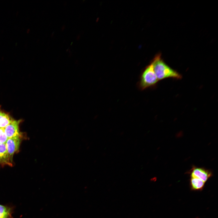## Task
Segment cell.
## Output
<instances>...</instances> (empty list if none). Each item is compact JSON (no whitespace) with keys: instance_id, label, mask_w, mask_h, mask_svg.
Listing matches in <instances>:
<instances>
[{"instance_id":"cell-1","label":"cell","mask_w":218,"mask_h":218,"mask_svg":"<svg viewBox=\"0 0 218 218\" xmlns=\"http://www.w3.org/2000/svg\"><path fill=\"white\" fill-rule=\"evenodd\" d=\"M152 63L154 72L159 81L167 78L176 79L182 78L181 75L165 63L160 56L156 57Z\"/></svg>"},{"instance_id":"cell-2","label":"cell","mask_w":218,"mask_h":218,"mask_svg":"<svg viewBox=\"0 0 218 218\" xmlns=\"http://www.w3.org/2000/svg\"><path fill=\"white\" fill-rule=\"evenodd\" d=\"M158 81L151 63L141 73L138 82V87L140 90L143 91L148 88L155 87Z\"/></svg>"},{"instance_id":"cell-3","label":"cell","mask_w":218,"mask_h":218,"mask_svg":"<svg viewBox=\"0 0 218 218\" xmlns=\"http://www.w3.org/2000/svg\"><path fill=\"white\" fill-rule=\"evenodd\" d=\"M190 177L198 178L205 183L213 175L212 172L210 170L203 167H198L193 166L188 172Z\"/></svg>"},{"instance_id":"cell-4","label":"cell","mask_w":218,"mask_h":218,"mask_svg":"<svg viewBox=\"0 0 218 218\" xmlns=\"http://www.w3.org/2000/svg\"><path fill=\"white\" fill-rule=\"evenodd\" d=\"M20 137L15 136L8 138L6 143V148L11 162L14 154L19 150L21 142Z\"/></svg>"},{"instance_id":"cell-5","label":"cell","mask_w":218,"mask_h":218,"mask_svg":"<svg viewBox=\"0 0 218 218\" xmlns=\"http://www.w3.org/2000/svg\"><path fill=\"white\" fill-rule=\"evenodd\" d=\"M21 120H14L5 127L4 128L5 134L8 138L15 136H21L19 129V125Z\"/></svg>"},{"instance_id":"cell-6","label":"cell","mask_w":218,"mask_h":218,"mask_svg":"<svg viewBox=\"0 0 218 218\" xmlns=\"http://www.w3.org/2000/svg\"><path fill=\"white\" fill-rule=\"evenodd\" d=\"M0 165L10 166L13 165L9 157L6 144H0Z\"/></svg>"},{"instance_id":"cell-7","label":"cell","mask_w":218,"mask_h":218,"mask_svg":"<svg viewBox=\"0 0 218 218\" xmlns=\"http://www.w3.org/2000/svg\"><path fill=\"white\" fill-rule=\"evenodd\" d=\"M205 183L196 177H190V185L191 190L194 191H201L204 187Z\"/></svg>"},{"instance_id":"cell-8","label":"cell","mask_w":218,"mask_h":218,"mask_svg":"<svg viewBox=\"0 0 218 218\" xmlns=\"http://www.w3.org/2000/svg\"><path fill=\"white\" fill-rule=\"evenodd\" d=\"M13 120L8 114L0 108V128H5Z\"/></svg>"},{"instance_id":"cell-9","label":"cell","mask_w":218,"mask_h":218,"mask_svg":"<svg viewBox=\"0 0 218 218\" xmlns=\"http://www.w3.org/2000/svg\"><path fill=\"white\" fill-rule=\"evenodd\" d=\"M13 211L12 207L0 204V218H12Z\"/></svg>"},{"instance_id":"cell-10","label":"cell","mask_w":218,"mask_h":218,"mask_svg":"<svg viewBox=\"0 0 218 218\" xmlns=\"http://www.w3.org/2000/svg\"><path fill=\"white\" fill-rule=\"evenodd\" d=\"M8 139L4 128H0V144H6Z\"/></svg>"},{"instance_id":"cell-11","label":"cell","mask_w":218,"mask_h":218,"mask_svg":"<svg viewBox=\"0 0 218 218\" xmlns=\"http://www.w3.org/2000/svg\"><path fill=\"white\" fill-rule=\"evenodd\" d=\"M65 26H62V28H61V30H62V31L64 30V28H65Z\"/></svg>"},{"instance_id":"cell-12","label":"cell","mask_w":218,"mask_h":218,"mask_svg":"<svg viewBox=\"0 0 218 218\" xmlns=\"http://www.w3.org/2000/svg\"><path fill=\"white\" fill-rule=\"evenodd\" d=\"M80 35H78L77 36V40L79 39L80 38Z\"/></svg>"}]
</instances>
